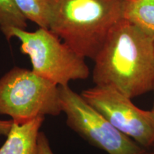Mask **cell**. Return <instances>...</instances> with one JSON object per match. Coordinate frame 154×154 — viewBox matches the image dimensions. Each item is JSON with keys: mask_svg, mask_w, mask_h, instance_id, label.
<instances>
[{"mask_svg": "<svg viewBox=\"0 0 154 154\" xmlns=\"http://www.w3.org/2000/svg\"><path fill=\"white\" fill-rule=\"evenodd\" d=\"M94 61L95 86L113 88L131 99L154 89V36L124 19Z\"/></svg>", "mask_w": 154, "mask_h": 154, "instance_id": "6da1fadb", "label": "cell"}, {"mask_svg": "<svg viewBox=\"0 0 154 154\" xmlns=\"http://www.w3.org/2000/svg\"><path fill=\"white\" fill-rule=\"evenodd\" d=\"M48 29L84 59H94L123 19L124 0H47Z\"/></svg>", "mask_w": 154, "mask_h": 154, "instance_id": "7a4b0ae2", "label": "cell"}, {"mask_svg": "<svg viewBox=\"0 0 154 154\" xmlns=\"http://www.w3.org/2000/svg\"><path fill=\"white\" fill-rule=\"evenodd\" d=\"M7 40L20 42L22 54L29 57L32 71L58 86H69L72 81L84 80L89 76L85 59L69 47L49 29L34 32L17 28L2 29Z\"/></svg>", "mask_w": 154, "mask_h": 154, "instance_id": "3957f363", "label": "cell"}, {"mask_svg": "<svg viewBox=\"0 0 154 154\" xmlns=\"http://www.w3.org/2000/svg\"><path fill=\"white\" fill-rule=\"evenodd\" d=\"M61 112L59 86L32 70L14 67L0 78V115L15 124Z\"/></svg>", "mask_w": 154, "mask_h": 154, "instance_id": "277c9868", "label": "cell"}, {"mask_svg": "<svg viewBox=\"0 0 154 154\" xmlns=\"http://www.w3.org/2000/svg\"><path fill=\"white\" fill-rule=\"evenodd\" d=\"M62 112L66 124L90 144L108 154H149L122 134L69 86H59Z\"/></svg>", "mask_w": 154, "mask_h": 154, "instance_id": "5b68a950", "label": "cell"}, {"mask_svg": "<svg viewBox=\"0 0 154 154\" xmlns=\"http://www.w3.org/2000/svg\"><path fill=\"white\" fill-rule=\"evenodd\" d=\"M82 96L116 129L149 150L154 146V113L143 110L131 99L109 86H94Z\"/></svg>", "mask_w": 154, "mask_h": 154, "instance_id": "8992f818", "label": "cell"}, {"mask_svg": "<svg viewBox=\"0 0 154 154\" xmlns=\"http://www.w3.org/2000/svg\"><path fill=\"white\" fill-rule=\"evenodd\" d=\"M44 117L22 124L13 123L0 154H37L38 137Z\"/></svg>", "mask_w": 154, "mask_h": 154, "instance_id": "52a82bcc", "label": "cell"}, {"mask_svg": "<svg viewBox=\"0 0 154 154\" xmlns=\"http://www.w3.org/2000/svg\"><path fill=\"white\" fill-rule=\"evenodd\" d=\"M123 19L154 36V0H124Z\"/></svg>", "mask_w": 154, "mask_h": 154, "instance_id": "ba28073f", "label": "cell"}, {"mask_svg": "<svg viewBox=\"0 0 154 154\" xmlns=\"http://www.w3.org/2000/svg\"><path fill=\"white\" fill-rule=\"evenodd\" d=\"M27 21L17 6L16 0H0V29H26Z\"/></svg>", "mask_w": 154, "mask_h": 154, "instance_id": "9c48e42d", "label": "cell"}, {"mask_svg": "<svg viewBox=\"0 0 154 154\" xmlns=\"http://www.w3.org/2000/svg\"><path fill=\"white\" fill-rule=\"evenodd\" d=\"M16 2L27 20L38 27L48 29L47 0H16Z\"/></svg>", "mask_w": 154, "mask_h": 154, "instance_id": "30bf717a", "label": "cell"}, {"mask_svg": "<svg viewBox=\"0 0 154 154\" xmlns=\"http://www.w3.org/2000/svg\"><path fill=\"white\" fill-rule=\"evenodd\" d=\"M37 154H54L50 147L49 140L43 132H40L38 134Z\"/></svg>", "mask_w": 154, "mask_h": 154, "instance_id": "8fae6325", "label": "cell"}, {"mask_svg": "<svg viewBox=\"0 0 154 154\" xmlns=\"http://www.w3.org/2000/svg\"><path fill=\"white\" fill-rule=\"evenodd\" d=\"M13 121H2L0 120V135L7 136L10 131L13 125Z\"/></svg>", "mask_w": 154, "mask_h": 154, "instance_id": "7c38bea8", "label": "cell"}, {"mask_svg": "<svg viewBox=\"0 0 154 154\" xmlns=\"http://www.w3.org/2000/svg\"><path fill=\"white\" fill-rule=\"evenodd\" d=\"M149 154H154V146L151 148V149L149 150Z\"/></svg>", "mask_w": 154, "mask_h": 154, "instance_id": "4fadbf2b", "label": "cell"}, {"mask_svg": "<svg viewBox=\"0 0 154 154\" xmlns=\"http://www.w3.org/2000/svg\"><path fill=\"white\" fill-rule=\"evenodd\" d=\"M153 96H154V89L153 90ZM151 111H153V112L154 113V99H153V107H152V109H151Z\"/></svg>", "mask_w": 154, "mask_h": 154, "instance_id": "5bb4252c", "label": "cell"}]
</instances>
